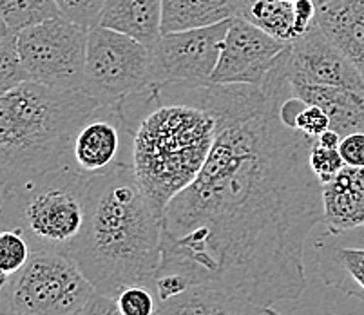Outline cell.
Instances as JSON below:
<instances>
[{
	"instance_id": "cell-1",
	"label": "cell",
	"mask_w": 364,
	"mask_h": 315,
	"mask_svg": "<svg viewBox=\"0 0 364 315\" xmlns=\"http://www.w3.org/2000/svg\"><path fill=\"white\" fill-rule=\"evenodd\" d=\"M158 96L198 105L218 122L200 176L161 215L158 274L267 306L299 299L309 287L304 247L323 223V198L309 161L316 140L279 118L290 96L283 58L261 85H167Z\"/></svg>"
},
{
	"instance_id": "cell-2",
	"label": "cell",
	"mask_w": 364,
	"mask_h": 315,
	"mask_svg": "<svg viewBox=\"0 0 364 315\" xmlns=\"http://www.w3.org/2000/svg\"><path fill=\"white\" fill-rule=\"evenodd\" d=\"M71 257L105 297L114 299L134 284L154 290L161 265V215L141 191L132 165H122L102 180Z\"/></svg>"
},
{
	"instance_id": "cell-3",
	"label": "cell",
	"mask_w": 364,
	"mask_h": 315,
	"mask_svg": "<svg viewBox=\"0 0 364 315\" xmlns=\"http://www.w3.org/2000/svg\"><path fill=\"white\" fill-rule=\"evenodd\" d=\"M132 138L131 165L141 191L160 215L200 176L218 136L210 112L193 104L161 100L147 89L120 104Z\"/></svg>"
},
{
	"instance_id": "cell-4",
	"label": "cell",
	"mask_w": 364,
	"mask_h": 315,
	"mask_svg": "<svg viewBox=\"0 0 364 315\" xmlns=\"http://www.w3.org/2000/svg\"><path fill=\"white\" fill-rule=\"evenodd\" d=\"M98 105L84 91H62L33 80L0 96L2 192L64 167L73 134Z\"/></svg>"
},
{
	"instance_id": "cell-5",
	"label": "cell",
	"mask_w": 364,
	"mask_h": 315,
	"mask_svg": "<svg viewBox=\"0 0 364 315\" xmlns=\"http://www.w3.org/2000/svg\"><path fill=\"white\" fill-rule=\"evenodd\" d=\"M102 180L64 165L6 191L0 228H18L33 250L71 255L84 234Z\"/></svg>"
},
{
	"instance_id": "cell-6",
	"label": "cell",
	"mask_w": 364,
	"mask_h": 315,
	"mask_svg": "<svg viewBox=\"0 0 364 315\" xmlns=\"http://www.w3.org/2000/svg\"><path fill=\"white\" fill-rule=\"evenodd\" d=\"M97 288L69 254L33 250L15 275L6 311L15 315H76L97 295Z\"/></svg>"
},
{
	"instance_id": "cell-7",
	"label": "cell",
	"mask_w": 364,
	"mask_h": 315,
	"mask_svg": "<svg viewBox=\"0 0 364 315\" xmlns=\"http://www.w3.org/2000/svg\"><path fill=\"white\" fill-rule=\"evenodd\" d=\"M89 28L64 15L16 31V51L29 80L62 91H84Z\"/></svg>"
},
{
	"instance_id": "cell-8",
	"label": "cell",
	"mask_w": 364,
	"mask_h": 315,
	"mask_svg": "<svg viewBox=\"0 0 364 315\" xmlns=\"http://www.w3.org/2000/svg\"><path fill=\"white\" fill-rule=\"evenodd\" d=\"M151 89V48L104 26L89 28L84 92L102 105H120Z\"/></svg>"
},
{
	"instance_id": "cell-9",
	"label": "cell",
	"mask_w": 364,
	"mask_h": 315,
	"mask_svg": "<svg viewBox=\"0 0 364 315\" xmlns=\"http://www.w3.org/2000/svg\"><path fill=\"white\" fill-rule=\"evenodd\" d=\"M228 26L230 21L208 28L161 33L151 48V87L210 84Z\"/></svg>"
},
{
	"instance_id": "cell-10",
	"label": "cell",
	"mask_w": 364,
	"mask_h": 315,
	"mask_svg": "<svg viewBox=\"0 0 364 315\" xmlns=\"http://www.w3.org/2000/svg\"><path fill=\"white\" fill-rule=\"evenodd\" d=\"M131 131L120 105L100 104L73 134L65 165L87 178H105L131 165Z\"/></svg>"
},
{
	"instance_id": "cell-11",
	"label": "cell",
	"mask_w": 364,
	"mask_h": 315,
	"mask_svg": "<svg viewBox=\"0 0 364 315\" xmlns=\"http://www.w3.org/2000/svg\"><path fill=\"white\" fill-rule=\"evenodd\" d=\"M287 48V42L277 41L245 18H232L210 84L261 85Z\"/></svg>"
},
{
	"instance_id": "cell-12",
	"label": "cell",
	"mask_w": 364,
	"mask_h": 315,
	"mask_svg": "<svg viewBox=\"0 0 364 315\" xmlns=\"http://www.w3.org/2000/svg\"><path fill=\"white\" fill-rule=\"evenodd\" d=\"M290 80L330 87L364 89V78L343 51L314 24L309 33L290 42L283 51Z\"/></svg>"
},
{
	"instance_id": "cell-13",
	"label": "cell",
	"mask_w": 364,
	"mask_h": 315,
	"mask_svg": "<svg viewBox=\"0 0 364 315\" xmlns=\"http://www.w3.org/2000/svg\"><path fill=\"white\" fill-rule=\"evenodd\" d=\"M316 263L326 287L364 304V227L328 234L316 241Z\"/></svg>"
},
{
	"instance_id": "cell-14",
	"label": "cell",
	"mask_w": 364,
	"mask_h": 315,
	"mask_svg": "<svg viewBox=\"0 0 364 315\" xmlns=\"http://www.w3.org/2000/svg\"><path fill=\"white\" fill-rule=\"evenodd\" d=\"M323 225L328 234L364 227V167L344 165L343 171L321 185Z\"/></svg>"
},
{
	"instance_id": "cell-15",
	"label": "cell",
	"mask_w": 364,
	"mask_h": 315,
	"mask_svg": "<svg viewBox=\"0 0 364 315\" xmlns=\"http://www.w3.org/2000/svg\"><path fill=\"white\" fill-rule=\"evenodd\" d=\"M240 18L290 44L316 24L317 4L314 0H247Z\"/></svg>"
},
{
	"instance_id": "cell-16",
	"label": "cell",
	"mask_w": 364,
	"mask_h": 315,
	"mask_svg": "<svg viewBox=\"0 0 364 315\" xmlns=\"http://www.w3.org/2000/svg\"><path fill=\"white\" fill-rule=\"evenodd\" d=\"M156 315H283L272 306L214 287H191L174 299L158 303Z\"/></svg>"
},
{
	"instance_id": "cell-17",
	"label": "cell",
	"mask_w": 364,
	"mask_h": 315,
	"mask_svg": "<svg viewBox=\"0 0 364 315\" xmlns=\"http://www.w3.org/2000/svg\"><path fill=\"white\" fill-rule=\"evenodd\" d=\"M316 24L364 78V0H332L317 6Z\"/></svg>"
},
{
	"instance_id": "cell-18",
	"label": "cell",
	"mask_w": 364,
	"mask_h": 315,
	"mask_svg": "<svg viewBox=\"0 0 364 315\" xmlns=\"http://www.w3.org/2000/svg\"><path fill=\"white\" fill-rule=\"evenodd\" d=\"M290 96H299L301 100L319 105L328 114L333 131L341 136L364 131V89L330 87L290 80Z\"/></svg>"
},
{
	"instance_id": "cell-19",
	"label": "cell",
	"mask_w": 364,
	"mask_h": 315,
	"mask_svg": "<svg viewBox=\"0 0 364 315\" xmlns=\"http://www.w3.org/2000/svg\"><path fill=\"white\" fill-rule=\"evenodd\" d=\"M98 26L152 48L161 36V0H105Z\"/></svg>"
},
{
	"instance_id": "cell-20",
	"label": "cell",
	"mask_w": 364,
	"mask_h": 315,
	"mask_svg": "<svg viewBox=\"0 0 364 315\" xmlns=\"http://www.w3.org/2000/svg\"><path fill=\"white\" fill-rule=\"evenodd\" d=\"M247 0H161V33L208 28L240 18Z\"/></svg>"
},
{
	"instance_id": "cell-21",
	"label": "cell",
	"mask_w": 364,
	"mask_h": 315,
	"mask_svg": "<svg viewBox=\"0 0 364 315\" xmlns=\"http://www.w3.org/2000/svg\"><path fill=\"white\" fill-rule=\"evenodd\" d=\"M0 15L13 31L62 15L55 0H0Z\"/></svg>"
},
{
	"instance_id": "cell-22",
	"label": "cell",
	"mask_w": 364,
	"mask_h": 315,
	"mask_svg": "<svg viewBox=\"0 0 364 315\" xmlns=\"http://www.w3.org/2000/svg\"><path fill=\"white\" fill-rule=\"evenodd\" d=\"M33 254L31 243L18 228H0V272L13 277L28 265Z\"/></svg>"
},
{
	"instance_id": "cell-23",
	"label": "cell",
	"mask_w": 364,
	"mask_h": 315,
	"mask_svg": "<svg viewBox=\"0 0 364 315\" xmlns=\"http://www.w3.org/2000/svg\"><path fill=\"white\" fill-rule=\"evenodd\" d=\"M118 311L122 315H156L158 297L149 287H127L114 297Z\"/></svg>"
},
{
	"instance_id": "cell-24",
	"label": "cell",
	"mask_w": 364,
	"mask_h": 315,
	"mask_svg": "<svg viewBox=\"0 0 364 315\" xmlns=\"http://www.w3.org/2000/svg\"><path fill=\"white\" fill-rule=\"evenodd\" d=\"M29 80L16 51V41L0 44V96Z\"/></svg>"
},
{
	"instance_id": "cell-25",
	"label": "cell",
	"mask_w": 364,
	"mask_h": 315,
	"mask_svg": "<svg viewBox=\"0 0 364 315\" xmlns=\"http://www.w3.org/2000/svg\"><path fill=\"white\" fill-rule=\"evenodd\" d=\"M309 161L314 174H316L317 180L321 181V185L330 181L332 178H336V176L343 171L344 165H346L343 160V156H341L339 149L321 147L317 142H314L312 149H310Z\"/></svg>"
},
{
	"instance_id": "cell-26",
	"label": "cell",
	"mask_w": 364,
	"mask_h": 315,
	"mask_svg": "<svg viewBox=\"0 0 364 315\" xmlns=\"http://www.w3.org/2000/svg\"><path fill=\"white\" fill-rule=\"evenodd\" d=\"M62 15L84 28H92L98 24L102 8L105 0H55Z\"/></svg>"
},
{
	"instance_id": "cell-27",
	"label": "cell",
	"mask_w": 364,
	"mask_h": 315,
	"mask_svg": "<svg viewBox=\"0 0 364 315\" xmlns=\"http://www.w3.org/2000/svg\"><path fill=\"white\" fill-rule=\"evenodd\" d=\"M339 152L350 167H364V131L350 132L341 138Z\"/></svg>"
},
{
	"instance_id": "cell-28",
	"label": "cell",
	"mask_w": 364,
	"mask_h": 315,
	"mask_svg": "<svg viewBox=\"0 0 364 315\" xmlns=\"http://www.w3.org/2000/svg\"><path fill=\"white\" fill-rule=\"evenodd\" d=\"M76 315H122V314L118 311L114 299L97 294L91 299V303H89L80 314H76Z\"/></svg>"
},
{
	"instance_id": "cell-29",
	"label": "cell",
	"mask_w": 364,
	"mask_h": 315,
	"mask_svg": "<svg viewBox=\"0 0 364 315\" xmlns=\"http://www.w3.org/2000/svg\"><path fill=\"white\" fill-rule=\"evenodd\" d=\"M11 287H13V277H8V275L0 272V314H4L6 308H8V299H9V294H11Z\"/></svg>"
},
{
	"instance_id": "cell-30",
	"label": "cell",
	"mask_w": 364,
	"mask_h": 315,
	"mask_svg": "<svg viewBox=\"0 0 364 315\" xmlns=\"http://www.w3.org/2000/svg\"><path fill=\"white\" fill-rule=\"evenodd\" d=\"M341 138H343V136H341L339 132L333 131V129H328V131H324L323 134H321L316 142L321 145V147H326V149H339Z\"/></svg>"
},
{
	"instance_id": "cell-31",
	"label": "cell",
	"mask_w": 364,
	"mask_h": 315,
	"mask_svg": "<svg viewBox=\"0 0 364 315\" xmlns=\"http://www.w3.org/2000/svg\"><path fill=\"white\" fill-rule=\"evenodd\" d=\"M16 41V31H13L4 21V16L0 15V44H8V42Z\"/></svg>"
},
{
	"instance_id": "cell-32",
	"label": "cell",
	"mask_w": 364,
	"mask_h": 315,
	"mask_svg": "<svg viewBox=\"0 0 364 315\" xmlns=\"http://www.w3.org/2000/svg\"><path fill=\"white\" fill-rule=\"evenodd\" d=\"M317 6H324V4H328V2H332V0H314Z\"/></svg>"
},
{
	"instance_id": "cell-33",
	"label": "cell",
	"mask_w": 364,
	"mask_h": 315,
	"mask_svg": "<svg viewBox=\"0 0 364 315\" xmlns=\"http://www.w3.org/2000/svg\"><path fill=\"white\" fill-rule=\"evenodd\" d=\"M0 223H2V200H0Z\"/></svg>"
},
{
	"instance_id": "cell-34",
	"label": "cell",
	"mask_w": 364,
	"mask_h": 315,
	"mask_svg": "<svg viewBox=\"0 0 364 315\" xmlns=\"http://www.w3.org/2000/svg\"><path fill=\"white\" fill-rule=\"evenodd\" d=\"M0 315H15V314H11V311H4V314H0Z\"/></svg>"
},
{
	"instance_id": "cell-35",
	"label": "cell",
	"mask_w": 364,
	"mask_h": 315,
	"mask_svg": "<svg viewBox=\"0 0 364 315\" xmlns=\"http://www.w3.org/2000/svg\"><path fill=\"white\" fill-rule=\"evenodd\" d=\"M321 315H333L332 311H324V314H321Z\"/></svg>"
},
{
	"instance_id": "cell-36",
	"label": "cell",
	"mask_w": 364,
	"mask_h": 315,
	"mask_svg": "<svg viewBox=\"0 0 364 315\" xmlns=\"http://www.w3.org/2000/svg\"><path fill=\"white\" fill-rule=\"evenodd\" d=\"M2 194H4V192H2V187H0V200H2Z\"/></svg>"
},
{
	"instance_id": "cell-37",
	"label": "cell",
	"mask_w": 364,
	"mask_h": 315,
	"mask_svg": "<svg viewBox=\"0 0 364 315\" xmlns=\"http://www.w3.org/2000/svg\"><path fill=\"white\" fill-rule=\"evenodd\" d=\"M287 2H297V0H287Z\"/></svg>"
}]
</instances>
